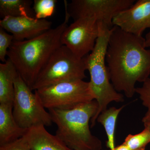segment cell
Segmentation results:
<instances>
[{"label":"cell","instance_id":"cell-1","mask_svg":"<svg viewBox=\"0 0 150 150\" xmlns=\"http://www.w3.org/2000/svg\"><path fill=\"white\" fill-rule=\"evenodd\" d=\"M145 38L114 26L111 29L105 61L110 81L117 92L128 98L136 93L137 82L144 83L150 75V50Z\"/></svg>","mask_w":150,"mask_h":150},{"label":"cell","instance_id":"cell-2","mask_svg":"<svg viewBox=\"0 0 150 150\" xmlns=\"http://www.w3.org/2000/svg\"><path fill=\"white\" fill-rule=\"evenodd\" d=\"M70 18L65 9L64 20L58 26L29 40H14L9 48L8 59L30 88L51 55L62 46L61 36Z\"/></svg>","mask_w":150,"mask_h":150},{"label":"cell","instance_id":"cell-3","mask_svg":"<svg viewBox=\"0 0 150 150\" xmlns=\"http://www.w3.org/2000/svg\"><path fill=\"white\" fill-rule=\"evenodd\" d=\"M96 100L71 109H49L53 123L57 126L56 135L70 149L101 150L102 143L92 134L89 122L96 115Z\"/></svg>","mask_w":150,"mask_h":150},{"label":"cell","instance_id":"cell-4","mask_svg":"<svg viewBox=\"0 0 150 150\" xmlns=\"http://www.w3.org/2000/svg\"><path fill=\"white\" fill-rule=\"evenodd\" d=\"M99 35L91 53L84 57L87 70L90 75V85L98 103L96 115L92 118L91 128L96 123L97 118L103 111L107 109L111 102H123V95L115 90L111 83L105 57L111 29L101 22H98Z\"/></svg>","mask_w":150,"mask_h":150},{"label":"cell","instance_id":"cell-5","mask_svg":"<svg viewBox=\"0 0 150 150\" xmlns=\"http://www.w3.org/2000/svg\"><path fill=\"white\" fill-rule=\"evenodd\" d=\"M84 58L76 56L67 46L62 45L51 55L38 76L32 91L67 81L86 77Z\"/></svg>","mask_w":150,"mask_h":150},{"label":"cell","instance_id":"cell-6","mask_svg":"<svg viewBox=\"0 0 150 150\" xmlns=\"http://www.w3.org/2000/svg\"><path fill=\"white\" fill-rule=\"evenodd\" d=\"M44 107L48 110H67L95 100L89 82L67 81L35 91Z\"/></svg>","mask_w":150,"mask_h":150},{"label":"cell","instance_id":"cell-7","mask_svg":"<svg viewBox=\"0 0 150 150\" xmlns=\"http://www.w3.org/2000/svg\"><path fill=\"white\" fill-rule=\"evenodd\" d=\"M14 89L13 113L19 126L27 129L38 125H52L50 113L45 109L37 93L33 92L19 74L15 80Z\"/></svg>","mask_w":150,"mask_h":150},{"label":"cell","instance_id":"cell-8","mask_svg":"<svg viewBox=\"0 0 150 150\" xmlns=\"http://www.w3.org/2000/svg\"><path fill=\"white\" fill-rule=\"evenodd\" d=\"M135 0H72L64 1L65 9L74 21L85 17H95L110 29L114 25L112 20L115 16L130 7Z\"/></svg>","mask_w":150,"mask_h":150},{"label":"cell","instance_id":"cell-9","mask_svg":"<svg viewBox=\"0 0 150 150\" xmlns=\"http://www.w3.org/2000/svg\"><path fill=\"white\" fill-rule=\"evenodd\" d=\"M98 35L96 18H81L65 28L61 36V43L76 56L83 59L93 50Z\"/></svg>","mask_w":150,"mask_h":150},{"label":"cell","instance_id":"cell-10","mask_svg":"<svg viewBox=\"0 0 150 150\" xmlns=\"http://www.w3.org/2000/svg\"><path fill=\"white\" fill-rule=\"evenodd\" d=\"M114 26L125 32L142 36L145 30L150 29V0H138L113 18Z\"/></svg>","mask_w":150,"mask_h":150},{"label":"cell","instance_id":"cell-11","mask_svg":"<svg viewBox=\"0 0 150 150\" xmlns=\"http://www.w3.org/2000/svg\"><path fill=\"white\" fill-rule=\"evenodd\" d=\"M52 22L30 17H6L0 21V27L13 35L14 40H29L51 29Z\"/></svg>","mask_w":150,"mask_h":150},{"label":"cell","instance_id":"cell-12","mask_svg":"<svg viewBox=\"0 0 150 150\" xmlns=\"http://www.w3.org/2000/svg\"><path fill=\"white\" fill-rule=\"evenodd\" d=\"M31 150H68L56 135L49 133L40 125L28 129L22 137Z\"/></svg>","mask_w":150,"mask_h":150},{"label":"cell","instance_id":"cell-13","mask_svg":"<svg viewBox=\"0 0 150 150\" xmlns=\"http://www.w3.org/2000/svg\"><path fill=\"white\" fill-rule=\"evenodd\" d=\"M13 109L12 103L0 104V146L22 138L27 131L16 123Z\"/></svg>","mask_w":150,"mask_h":150},{"label":"cell","instance_id":"cell-14","mask_svg":"<svg viewBox=\"0 0 150 150\" xmlns=\"http://www.w3.org/2000/svg\"><path fill=\"white\" fill-rule=\"evenodd\" d=\"M18 73L8 58L0 64V104L12 103L14 98V81Z\"/></svg>","mask_w":150,"mask_h":150},{"label":"cell","instance_id":"cell-15","mask_svg":"<svg viewBox=\"0 0 150 150\" xmlns=\"http://www.w3.org/2000/svg\"><path fill=\"white\" fill-rule=\"evenodd\" d=\"M30 0H0V16L35 18Z\"/></svg>","mask_w":150,"mask_h":150},{"label":"cell","instance_id":"cell-16","mask_svg":"<svg viewBox=\"0 0 150 150\" xmlns=\"http://www.w3.org/2000/svg\"><path fill=\"white\" fill-rule=\"evenodd\" d=\"M125 105L119 108L110 107L101 112L98 115L96 121L101 123L104 127L107 134L108 140L106 146L109 149L115 147V132L116 121L119 113Z\"/></svg>","mask_w":150,"mask_h":150},{"label":"cell","instance_id":"cell-17","mask_svg":"<svg viewBox=\"0 0 150 150\" xmlns=\"http://www.w3.org/2000/svg\"><path fill=\"white\" fill-rule=\"evenodd\" d=\"M150 143V130L147 127L138 134H129L123 144L133 150H145Z\"/></svg>","mask_w":150,"mask_h":150},{"label":"cell","instance_id":"cell-18","mask_svg":"<svg viewBox=\"0 0 150 150\" xmlns=\"http://www.w3.org/2000/svg\"><path fill=\"white\" fill-rule=\"evenodd\" d=\"M56 0H34L33 9L35 18L38 19H46L52 16L56 9Z\"/></svg>","mask_w":150,"mask_h":150},{"label":"cell","instance_id":"cell-19","mask_svg":"<svg viewBox=\"0 0 150 150\" xmlns=\"http://www.w3.org/2000/svg\"><path fill=\"white\" fill-rule=\"evenodd\" d=\"M136 93L139 95L142 100V104L147 108V110L144 116L142 118L143 123L150 122V78H148L143 83V86L141 87L136 88Z\"/></svg>","mask_w":150,"mask_h":150},{"label":"cell","instance_id":"cell-20","mask_svg":"<svg viewBox=\"0 0 150 150\" xmlns=\"http://www.w3.org/2000/svg\"><path fill=\"white\" fill-rule=\"evenodd\" d=\"M14 41L13 35L8 34L6 31L0 27V60L5 62L8 51Z\"/></svg>","mask_w":150,"mask_h":150},{"label":"cell","instance_id":"cell-21","mask_svg":"<svg viewBox=\"0 0 150 150\" xmlns=\"http://www.w3.org/2000/svg\"><path fill=\"white\" fill-rule=\"evenodd\" d=\"M0 150H31L23 138L0 146Z\"/></svg>","mask_w":150,"mask_h":150},{"label":"cell","instance_id":"cell-22","mask_svg":"<svg viewBox=\"0 0 150 150\" xmlns=\"http://www.w3.org/2000/svg\"><path fill=\"white\" fill-rule=\"evenodd\" d=\"M131 150L130 148L128 147V146L122 144L119 145L117 146H115L114 149H112L109 150Z\"/></svg>","mask_w":150,"mask_h":150},{"label":"cell","instance_id":"cell-23","mask_svg":"<svg viewBox=\"0 0 150 150\" xmlns=\"http://www.w3.org/2000/svg\"><path fill=\"white\" fill-rule=\"evenodd\" d=\"M145 47L146 48H150V29L149 32L146 34L145 38Z\"/></svg>","mask_w":150,"mask_h":150},{"label":"cell","instance_id":"cell-24","mask_svg":"<svg viewBox=\"0 0 150 150\" xmlns=\"http://www.w3.org/2000/svg\"><path fill=\"white\" fill-rule=\"evenodd\" d=\"M144 127H147V128H149L150 130V122L144 124Z\"/></svg>","mask_w":150,"mask_h":150},{"label":"cell","instance_id":"cell-25","mask_svg":"<svg viewBox=\"0 0 150 150\" xmlns=\"http://www.w3.org/2000/svg\"><path fill=\"white\" fill-rule=\"evenodd\" d=\"M68 150H74L70 149H68Z\"/></svg>","mask_w":150,"mask_h":150}]
</instances>
